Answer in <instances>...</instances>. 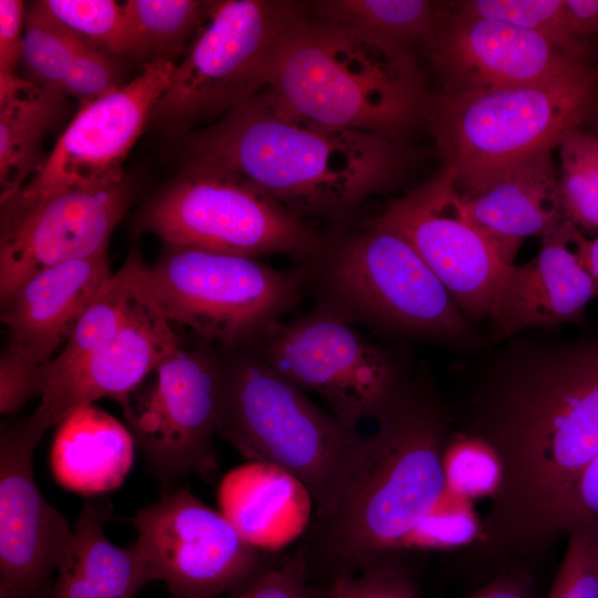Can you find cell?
Wrapping results in <instances>:
<instances>
[{"mask_svg": "<svg viewBox=\"0 0 598 598\" xmlns=\"http://www.w3.org/2000/svg\"><path fill=\"white\" fill-rule=\"evenodd\" d=\"M503 360L472 398L464 434L484 442L501 466L481 549L513 560L557 538L560 511L598 454V336Z\"/></svg>", "mask_w": 598, "mask_h": 598, "instance_id": "cell-1", "label": "cell"}, {"mask_svg": "<svg viewBox=\"0 0 598 598\" xmlns=\"http://www.w3.org/2000/svg\"><path fill=\"white\" fill-rule=\"evenodd\" d=\"M181 155L240 176L299 218L350 212L396 183L408 158L396 138L311 122L267 89L184 136Z\"/></svg>", "mask_w": 598, "mask_h": 598, "instance_id": "cell-2", "label": "cell"}, {"mask_svg": "<svg viewBox=\"0 0 598 598\" xmlns=\"http://www.w3.org/2000/svg\"><path fill=\"white\" fill-rule=\"evenodd\" d=\"M359 462L334 506L315 517L305 547L350 576L381 556L395 554L445 492L448 417L431 396L401 390L377 417Z\"/></svg>", "mask_w": 598, "mask_h": 598, "instance_id": "cell-3", "label": "cell"}, {"mask_svg": "<svg viewBox=\"0 0 598 598\" xmlns=\"http://www.w3.org/2000/svg\"><path fill=\"white\" fill-rule=\"evenodd\" d=\"M266 89L311 122L393 138L431 103L412 52L310 13L286 34Z\"/></svg>", "mask_w": 598, "mask_h": 598, "instance_id": "cell-4", "label": "cell"}, {"mask_svg": "<svg viewBox=\"0 0 598 598\" xmlns=\"http://www.w3.org/2000/svg\"><path fill=\"white\" fill-rule=\"evenodd\" d=\"M216 432L248 461L282 468L310 492L315 517L337 503L364 447L354 429L316 406L248 344L223 348Z\"/></svg>", "mask_w": 598, "mask_h": 598, "instance_id": "cell-5", "label": "cell"}, {"mask_svg": "<svg viewBox=\"0 0 598 598\" xmlns=\"http://www.w3.org/2000/svg\"><path fill=\"white\" fill-rule=\"evenodd\" d=\"M181 343L151 291L115 272L42 369L38 409L58 426L99 399L120 403Z\"/></svg>", "mask_w": 598, "mask_h": 598, "instance_id": "cell-6", "label": "cell"}, {"mask_svg": "<svg viewBox=\"0 0 598 598\" xmlns=\"http://www.w3.org/2000/svg\"><path fill=\"white\" fill-rule=\"evenodd\" d=\"M308 13L309 4L302 1H214L150 123L184 137L264 91L281 42Z\"/></svg>", "mask_w": 598, "mask_h": 598, "instance_id": "cell-7", "label": "cell"}, {"mask_svg": "<svg viewBox=\"0 0 598 598\" xmlns=\"http://www.w3.org/2000/svg\"><path fill=\"white\" fill-rule=\"evenodd\" d=\"M598 76L588 64L528 85L440 94L425 118L442 167L463 181L544 148L594 111Z\"/></svg>", "mask_w": 598, "mask_h": 598, "instance_id": "cell-8", "label": "cell"}, {"mask_svg": "<svg viewBox=\"0 0 598 598\" xmlns=\"http://www.w3.org/2000/svg\"><path fill=\"white\" fill-rule=\"evenodd\" d=\"M135 228L166 245L257 258L307 257L316 234L267 193L220 167L183 162L181 173L138 210Z\"/></svg>", "mask_w": 598, "mask_h": 598, "instance_id": "cell-9", "label": "cell"}, {"mask_svg": "<svg viewBox=\"0 0 598 598\" xmlns=\"http://www.w3.org/2000/svg\"><path fill=\"white\" fill-rule=\"evenodd\" d=\"M166 319L220 348L249 344L297 302L300 279L243 256L166 245L147 267Z\"/></svg>", "mask_w": 598, "mask_h": 598, "instance_id": "cell-10", "label": "cell"}, {"mask_svg": "<svg viewBox=\"0 0 598 598\" xmlns=\"http://www.w3.org/2000/svg\"><path fill=\"white\" fill-rule=\"evenodd\" d=\"M223 390L220 355L181 343L131 391L121 406L134 440L163 487L177 478L210 476Z\"/></svg>", "mask_w": 598, "mask_h": 598, "instance_id": "cell-11", "label": "cell"}, {"mask_svg": "<svg viewBox=\"0 0 598 598\" xmlns=\"http://www.w3.org/2000/svg\"><path fill=\"white\" fill-rule=\"evenodd\" d=\"M133 523V549L172 598H223L265 570L264 553L187 488L163 494Z\"/></svg>", "mask_w": 598, "mask_h": 598, "instance_id": "cell-12", "label": "cell"}, {"mask_svg": "<svg viewBox=\"0 0 598 598\" xmlns=\"http://www.w3.org/2000/svg\"><path fill=\"white\" fill-rule=\"evenodd\" d=\"M130 199L127 179L49 189L25 184L1 199L0 299L45 268L107 250Z\"/></svg>", "mask_w": 598, "mask_h": 598, "instance_id": "cell-13", "label": "cell"}, {"mask_svg": "<svg viewBox=\"0 0 598 598\" xmlns=\"http://www.w3.org/2000/svg\"><path fill=\"white\" fill-rule=\"evenodd\" d=\"M248 346L295 385L320 395L350 429L377 419L401 390L385 353L333 315L278 322Z\"/></svg>", "mask_w": 598, "mask_h": 598, "instance_id": "cell-14", "label": "cell"}, {"mask_svg": "<svg viewBox=\"0 0 598 598\" xmlns=\"http://www.w3.org/2000/svg\"><path fill=\"white\" fill-rule=\"evenodd\" d=\"M371 227L404 239L466 316L489 315L507 265L465 213L452 171L390 200Z\"/></svg>", "mask_w": 598, "mask_h": 598, "instance_id": "cell-15", "label": "cell"}, {"mask_svg": "<svg viewBox=\"0 0 598 598\" xmlns=\"http://www.w3.org/2000/svg\"><path fill=\"white\" fill-rule=\"evenodd\" d=\"M38 408L0 431V598H50L54 574L73 536L41 494L32 456L51 427Z\"/></svg>", "mask_w": 598, "mask_h": 598, "instance_id": "cell-16", "label": "cell"}, {"mask_svg": "<svg viewBox=\"0 0 598 598\" xmlns=\"http://www.w3.org/2000/svg\"><path fill=\"white\" fill-rule=\"evenodd\" d=\"M330 277L343 298L377 320L451 338L467 332L450 292L393 233L370 227L348 240L333 259Z\"/></svg>", "mask_w": 598, "mask_h": 598, "instance_id": "cell-17", "label": "cell"}, {"mask_svg": "<svg viewBox=\"0 0 598 598\" xmlns=\"http://www.w3.org/2000/svg\"><path fill=\"white\" fill-rule=\"evenodd\" d=\"M427 50L442 94L542 83L587 65L538 33L456 12L445 14Z\"/></svg>", "mask_w": 598, "mask_h": 598, "instance_id": "cell-18", "label": "cell"}, {"mask_svg": "<svg viewBox=\"0 0 598 598\" xmlns=\"http://www.w3.org/2000/svg\"><path fill=\"white\" fill-rule=\"evenodd\" d=\"M176 63L158 60L120 89L83 106L27 185L49 189L125 179L123 163L168 87Z\"/></svg>", "mask_w": 598, "mask_h": 598, "instance_id": "cell-19", "label": "cell"}, {"mask_svg": "<svg viewBox=\"0 0 598 598\" xmlns=\"http://www.w3.org/2000/svg\"><path fill=\"white\" fill-rule=\"evenodd\" d=\"M533 154L458 181L456 187L471 221L513 265L522 243L540 239L565 220L553 151Z\"/></svg>", "mask_w": 598, "mask_h": 598, "instance_id": "cell-20", "label": "cell"}, {"mask_svg": "<svg viewBox=\"0 0 598 598\" xmlns=\"http://www.w3.org/2000/svg\"><path fill=\"white\" fill-rule=\"evenodd\" d=\"M107 250L45 268L1 301L6 349L43 369L63 348L78 320L111 278Z\"/></svg>", "mask_w": 598, "mask_h": 598, "instance_id": "cell-21", "label": "cell"}, {"mask_svg": "<svg viewBox=\"0 0 598 598\" xmlns=\"http://www.w3.org/2000/svg\"><path fill=\"white\" fill-rule=\"evenodd\" d=\"M578 229L565 220L542 238L537 255L503 270L489 315L504 334L575 321L598 287L577 250Z\"/></svg>", "mask_w": 598, "mask_h": 598, "instance_id": "cell-22", "label": "cell"}, {"mask_svg": "<svg viewBox=\"0 0 598 598\" xmlns=\"http://www.w3.org/2000/svg\"><path fill=\"white\" fill-rule=\"evenodd\" d=\"M219 512L243 539L265 553L283 548L311 523L312 496L277 466L248 461L230 470L217 489Z\"/></svg>", "mask_w": 598, "mask_h": 598, "instance_id": "cell-23", "label": "cell"}, {"mask_svg": "<svg viewBox=\"0 0 598 598\" xmlns=\"http://www.w3.org/2000/svg\"><path fill=\"white\" fill-rule=\"evenodd\" d=\"M22 78L83 106L123 83L118 60L84 41L39 7L27 8Z\"/></svg>", "mask_w": 598, "mask_h": 598, "instance_id": "cell-24", "label": "cell"}, {"mask_svg": "<svg viewBox=\"0 0 598 598\" xmlns=\"http://www.w3.org/2000/svg\"><path fill=\"white\" fill-rule=\"evenodd\" d=\"M113 507L107 497L87 499L73 527L50 598H135L152 578L133 549L106 537Z\"/></svg>", "mask_w": 598, "mask_h": 598, "instance_id": "cell-25", "label": "cell"}, {"mask_svg": "<svg viewBox=\"0 0 598 598\" xmlns=\"http://www.w3.org/2000/svg\"><path fill=\"white\" fill-rule=\"evenodd\" d=\"M134 441L107 412L94 404L82 406L58 425L50 451L52 474L68 491L100 496L126 478Z\"/></svg>", "mask_w": 598, "mask_h": 598, "instance_id": "cell-26", "label": "cell"}, {"mask_svg": "<svg viewBox=\"0 0 598 598\" xmlns=\"http://www.w3.org/2000/svg\"><path fill=\"white\" fill-rule=\"evenodd\" d=\"M66 99L17 73H0V200L42 168L43 141L62 117Z\"/></svg>", "mask_w": 598, "mask_h": 598, "instance_id": "cell-27", "label": "cell"}, {"mask_svg": "<svg viewBox=\"0 0 598 598\" xmlns=\"http://www.w3.org/2000/svg\"><path fill=\"white\" fill-rule=\"evenodd\" d=\"M310 14L354 29L390 48L427 49L445 17L442 4L427 0H319Z\"/></svg>", "mask_w": 598, "mask_h": 598, "instance_id": "cell-28", "label": "cell"}, {"mask_svg": "<svg viewBox=\"0 0 598 598\" xmlns=\"http://www.w3.org/2000/svg\"><path fill=\"white\" fill-rule=\"evenodd\" d=\"M214 1L128 0L123 3L143 65L184 55ZM176 63V62H175Z\"/></svg>", "mask_w": 598, "mask_h": 598, "instance_id": "cell-29", "label": "cell"}, {"mask_svg": "<svg viewBox=\"0 0 598 598\" xmlns=\"http://www.w3.org/2000/svg\"><path fill=\"white\" fill-rule=\"evenodd\" d=\"M556 148L565 218L580 230L598 231V136L573 127L559 137Z\"/></svg>", "mask_w": 598, "mask_h": 598, "instance_id": "cell-30", "label": "cell"}, {"mask_svg": "<svg viewBox=\"0 0 598 598\" xmlns=\"http://www.w3.org/2000/svg\"><path fill=\"white\" fill-rule=\"evenodd\" d=\"M39 7L94 48L138 61L136 40L123 4L113 0H39Z\"/></svg>", "mask_w": 598, "mask_h": 598, "instance_id": "cell-31", "label": "cell"}, {"mask_svg": "<svg viewBox=\"0 0 598 598\" xmlns=\"http://www.w3.org/2000/svg\"><path fill=\"white\" fill-rule=\"evenodd\" d=\"M455 12L533 31L579 56L586 50L573 34L565 0H470L460 2Z\"/></svg>", "mask_w": 598, "mask_h": 598, "instance_id": "cell-32", "label": "cell"}, {"mask_svg": "<svg viewBox=\"0 0 598 598\" xmlns=\"http://www.w3.org/2000/svg\"><path fill=\"white\" fill-rule=\"evenodd\" d=\"M443 467L445 491L467 499L492 497L499 484L497 456L484 442L466 434L450 439Z\"/></svg>", "mask_w": 598, "mask_h": 598, "instance_id": "cell-33", "label": "cell"}, {"mask_svg": "<svg viewBox=\"0 0 598 598\" xmlns=\"http://www.w3.org/2000/svg\"><path fill=\"white\" fill-rule=\"evenodd\" d=\"M468 501L445 491L434 508L406 537L401 550L454 548L477 542L482 523Z\"/></svg>", "mask_w": 598, "mask_h": 598, "instance_id": "cell-34", "label": "cell"}, {"mask_svg": "<svg viewBox=\"0 0 598 598\" xmlns=\"http://www.w3.org/2000/svg\"><path fill=\"white\" fill-rule=\"evenodd\" d=\"M568 534V545L547 598H598V524Z\"/></svg>", "mask_w": 598, "mask_h": 598, "instance_id": "cell-35", "label": "cell"}, {"mask_svg": "<svg viewBox=\"0 0 598 598\" xmlns=\"http://www.w3.org/2000/svg\"><path fill=\"white\" fill-rule=\"evenodd\" d=\"M391 555L368 563L358 576H341L349 598H419L412 578Z\"/></svg>", "mask_w": 598, "mask_h": 598, "instance_id": "cell-36", "label": "cell"}, {"mask_svg": "<svg viewBox=\"0 0 598 598\" xmlns=\"http://www.w3.org/2000/svg\"><path fill=\"white\" fill-rule=\"evenodd\" d=\"M308 561L300 547L281 565L265 569L241 589L223 598H313L307 586Z\"/></svg>", "mask_w": 598, "mask_h": 598, "instance_id": "cell-37", "label": "cell"}, {"mask_svg": "<svg viewBox=\"0 0 598 598\" xmlns=\"http://www.w3.org/2000/svg\"><path fill=\"white\" fill-rule=\"evenodd\" d=\"M41 393L42 369L3 348L0 357V412L14 413Z\"/></svg>", "mask_w": 598, "mask_h": 598, "instance_id": "cell-38", "label": "cell"}, {"mask_svg": "<svg viewBox=\"0 0 598 598\" xmlns=\"http://www.w3.org/2000/svg\"><path fill=\"white\" fill-rule=\"evenodd\" d=\"M590 524H598V454L573 486L559 514L558 534Z\"/></svg>", "mask_w": 598, "mask_h": 598, "instance_id": "cell-39", "label": "cell"}, {"mask_svg": "<svg viewBox=\"0 0 598 598\" xmlns=\"http://www.w3.org/2000/svg\"><path fill=\"white\" fill-rule=\"evenodd\" d=\"M25 4L0 0V73H16L22 56Z\"/></svg>", "mask_w": 598, "mask_h": 598, "instance_id": "cell-40", "label": "cell"}, {"mask_svg": "<svg viewBox=\"0 0 598 598\" xmlns=\"http://www.w3.org/2000/svg\"><path fill=\"white\" fill-rule=\"evenodd\" d=\"M467 598H534L530 577L522 570H503Z\"/></svg>", "mask_w": 598, "mask_h": 598, "instance_id": "cell-41", "label": "cell"}, {"mask_svg": "<svg viewBox=\"0 0 598 598\" xmlns=\"http://www.w3.org/2000/svg\"><path fill=\"white\" fill-rule=\"evenodd\" d=\"M565 4L574 37L586 45L598 34V0H565Z\"/></svg>", "mask_w": 598, "mask_h": 598, "instance_id": "cell-42", "label": "cell"}, {"mask_svg": "<svg viewBox=\"0 0 598 598\" xmlns=\"http://www.w3.org/2000/svg\"><path fill=\"white\" fill-rule=\"evenodd\" d=\"M577 250L582 265L598 287V235L594 239H588L579 230Z\"/></svg>", "mask_w": 598, "mask_h": 598, "instance_id": "cell-43", "label": "cell"}, {"mask_svg": "<svg viewBox=\"0 0 598 598\" xmlns=\"http://www.w3.org/2000/svg\"><path fill=\"white\" fill-rule=\"evenodd\" d=\"M313 598H349L346 589L344 578L338 577L333 579L332 585L321 595Z\"/></svg>", "mask_w": 598, "mask_h": 598, "instance_id": "cell-44", "label": "cell"}, {"mask_svg": "<svg viewBox=\"0 0 598 598\" xmlns=\"http://www.w3.org/2000/svg\"><path fill=\"white\" fill-rule=\"evenodd\" d=\"M597 549H598V537H597Z\"/></svg>", "mask_w": 598, "mask_h": 598, "instance_id": "cell-45", "label": "cell"}]
</instances>
